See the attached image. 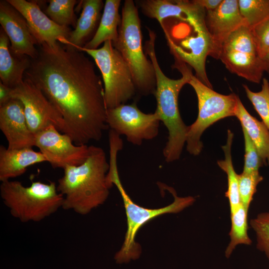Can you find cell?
<instances>
[{"mask_svg":"<svg viewBox=\"0 0 269 269\" xmlns=\"http://www.w3.org/2000/svg\"><path fill=\"white\" fill-rule=\"evenodd\" d=\"M96 66L84 52L58 41L38 46L24 74L60 113L62 133L77 145L99 141L109 129L103 82Z\"/></svg>","mask_w":269,"mask_h":269,"instance_id":"cell-1","label":"cell"},{"mask_svg":"<svg viewBox=\"0 0 269 269\" xmlns=\"http://www.w3.org/2000/svg\"><path fill=\"white\" fill-rule=\"evenodd\" d=\"M149 38L145 42L144 50L151 60L155 71L156 88L153 95L156 101L157 114L160 122L167 128V141L163 149V155L166 162H172L180 158L186 143L188 126L183 121L178 107V96L183 87L188 83L191 70L187 64L180 60L175 61L174 67L182 74V77L172 79L167 77L158 62L155 43L154 31H148Z\"/></svg>","mask_w":269,"mask_h":269,"instance_id":"cell-2","label":"cell"},{"mask_svg":"<svg viewBox=\"0 0 269 269\" xmlns=\"http://www.w3.org/2000/svg\"><path fill=\"white\" fill-rule=\"evenodd\" d=\"M87 159L78 166L65 167L58 180V191L64 197L62 208L81 215L89 213L107 199L111 187L107 175L109 169L104 149L90 145Z\"/></svg>","mask_w":269,"mask_h":269,"instance_id":"cell-3","label":"cell"},{"mask_svg":"<svg viewBox=\"0 0 269 269\" xmlns=\"http://www.w3.org/2000/svg\"><path fill=\"white\" fill-rule=\"evenodd\" d=\"M119 151V148L116 147L110 149L109 169L107 180L111 188L114 184L120 192L127 216V229L125 240L121 249L114 258L117 263L122 264L127 263L131 260H134L139 257L141 248L135 242V238L138 231L144 224L162 214L178 213L192 205L195 199L190 196L178 197L173 188L165 185L163 187L174 197V201L171 204L158 209H148L136 204L128 195L120 180L117 166Z\"/></svg>","mask_w":269,"mask_h":269,"instance_id":"cell-4","label":"cell"},{"mask_svg":"<svg viewBox=\"0 0 269 269\" xmlns=\"http://www.w3.org/2000/svg\"><path fill=\"white\" fill-rule=\"evenodd\" d=\"M0 195L11 215L22 223L42 221L62 208L64 201L53 181H33L28 186L17 180L2 181Z\"/></svg>","mask_w":269,"mask_h":269,"instance_id":"cell-5","label":"cell"},{"mask_svg":"<svg viewBox=\"0 0 269 269\" xmlns=\"http://www.w3.org/2000/svg\"><path fill=\"white\" fill-rule=\"evenodd\" d=\"M140 19L138 8L133 0H126L122 7L119 35L113 46L128 64L137 93L153 94L156 88L155 71L142 44Z\"/></svg>","mask_w":269,"mask_h":269,"instance_id":"cell-6","label":"cell"},{"mask_svg":"<svg viewBox=\"0 0 269 269\" xmlns=\"http://www.w3.org/2000/svg\"><path fill=\"white\" fill-rule=\"evenodd\" d=\"M91 56L99 69L107 109L126 104L137 93L131 70L111 41L96 49L76 47Z\"/></svg>","mask_w":269,"mask_h":269,"instance_id":"cell-7","label":"cell"},{"mask_svg":"<svg viewBox=\"0 0 269 269\" xmlns=\"http://www.w3.org/2000/svg\"><path fill=\"white\" fill-rule=\"evenodd\" d=\"M188 84L196 93L198 113L195 121L188 126L186 150L190 154L198 155L203 147L201 137L204 132L216 122L235 116L239 97L234 93L223 95L216 92L192 73Z\"/></svg>","mask_w":269,"mask_h":269,"instance_id":"cell-8","label":"cell"},{"mask_svg":"<svg viewBox=\"0 0 269 269\" xmlns=\"http://www.w3.org/2000/svg\"><path fill=\"white\" fill-rule=\"evenodd\" d=\"M153 113H145L137 107L136 103L123 104L107 109V123L110 130L126 136L129 142L137 146L144 140L155 138L158 134L160 123Z\"/></svg>","mask_w":269,"mask_h":269,"instance_id":"cell-9","label":"cell"},{"mask_svg":"<svg viewBox=\"0 0 269 269\" xmlns=\"http://www.w3.org/2000/svg\"><path fill=\"white\" fill-rule=\"evenodd\" d=\"M10 96L22 103L28 127L34 135L51 125L63 133L61 115L30 80L24 77L20 84L11 89Z\"/></svg>","mask_w":269,"mask_h":269,"instance_id":"cell-10","label":"cell"},{"mask_svg":"<svg viewBox=\"0 0 269 269\" xmlns=\"http://www.w3.org/2000/svg\"><path fill=\"white\" fill-rule=\"evenodd\" d=\"M34 135L35 146L53 168L80 165L89 155L90 145H76L69 135L61 134L52 125Z\"/></svg>","mask_w":269,"mask_h":269,"instance_id":"cell-11","label":"cell"},{"mask_svg":"<svg viewBox=\"0 0 269 269\" xmlns=\"http://www.w3.org/2000/svg\"><path fill=\"white\" fill-rule=\"evenodd\" d=\"M7 1L24 17L38 46L43 43L53 44L58 41L64 44L68 39L72 31L70 27L55 23L41 10L37 1Z\"/></svg>","mask_w":269,"mask_h":269,"instance_id":"cell-12","label":"cell"},{"mask_svg":"<svg viewBox=\"0 0 269 269\" xmlns=\"http://www.w3.org/2000/svg\"><path fill=\"white\" fill-rule=\"evenodd\" d=\"M0 23L7 34L11 51L15 54L34 58L38 43L23 15L7 0H0Z\"/></svg>","mask_w":269,"mask_h":269,"instance_id":"cell-13","label":"cell"},{"mask_svg":"<svg viewBox=\"0 0 269 269\" xmlns=\"http://www.w3.org/2000/svg\"><path fill=\"white\" fill-rule=\"evenodd\" d=\"M171 53L191 66L196 77L207 86L212 88L206 72L207 56L213 51V43L207 30L196 31L194 35L186 37L178 44L168 41Z\"/></svg>","mask_w":269,"mask_h":269,"instance_id":"cell-14","label":"cell"},{"mask_svg":"<svg viewBox=\"0 0 269 269\" xmlns=\"http://www.w3.org/2000/svg\"><path fill=\"white\" fill-rule=\"evenodd\" d=\"M0 129L9 149L35 146V135L30 131L22 103L12 98L0 106Z\"/></svg>","mask_w":269,"mask_h":269,"instance_id":"cell-15","label":"cell"},{"mask_svg":"<svg viewBox=\"0 0 269 269\" xmlns=\"http://www.w3.org/2000/svg\"><path fill=\"white\" fill-rule=\"evenodd\" d=\"M206 28L213 43L211 56L216 58L222 42L232 32L247 23L241 14L238 0H222L215 9L206 10L204 18Z\"/></svg>","mask_w":269,"mask_h":269,"instance_id":"cell-16","label":"cell"},{"mask_svg":"<svg viewBox=\"0 0 269 269\" xmlns=\"http://www.w3.org/2000/svg\"><path fill=\"white\" fill-rule=\"evenodd\" d=\"M134 2L145 16L156 19L161 25L171 17L187 22L200 7L194 0H140Z\"/></svg>","mask_w":269,"mask_h":269,"instance_id":"cell-17","label":"cell"},{"mask_svg":"<svg viewBox=\"0 0 269 269\" xmlns=\"http://www.w3.org/2000/svg\"><path fill=\"white\" fill-rule=\"evenodd\" d=\"M105 2L102 0L81 1L82 12L76 27L64 44L74 48L83 47L94 37L98 28Z\"/></svg>","mask_w":269,"mask_h":269,"instance_id":"cell-18","label":"cell"},{"mask_svg":"<svg viewBox=\"0 0 269 269\" xmlns=\"http://www.w3.org/2000/svg\"><path fill=\"white\" fill-rule=\"evenodd\" d=\"M31 59L28 56L17 55L10 48L8 37L0 28V79L5 86L13 88L24 80V74L29 68Z\"/></svg>","mask_w":269,"mask_h":269,"instance_id":"cell-19","label":"cell"},{"mask_svg":"<svg viewBox=\"0 0 269 269\" xmlns=\"http://www.w3.org/2000/svg\"><path fill=\"white\" fill-rule=\"evenodd\" d=\"M44 162H47L44 156L32 147L9 149L0 145V181L2 182L19 176L29 166Z\"/></svg>","mask_w":269,"mask_h":269,"instance_id":"cell-20","label":"cell"},{"mask_svg":"<svg viewBox=\"0 0 269 269\" xmlns=\"http://www.w3.org/2000/svg\"><path fill=\"white\" fill-rule=\"evenodd\" d=\"M220 59L231 73L255 83H260L265 72L258 55L236 51H221Z\"/></svg>","mask_w":269,"mask_h":269,"instance_id":"cell-21","label":"cell"},{"mask_svg":"<svg viewBox=\"0 0 269 269\" xmlns=\"http://www.w3.org/2000/svg\"><path fill=\"white\" fill-rule=\"evenodd\" d=\"M121 3V0H106L97 32L93 39L83 47L96 49L106 41H111L113 43L117 41L121 21L119 13Z\"/></svg>","mask_w":269,"mask_h":269,"instance_id":"cell-22","label":"cell"},{"mask_svg":"<svg viewBox=\"0 0 269 269\" xmlns=\"http://www.w3.org/2000/svg\"><path fill=\"white\" fill-rule=\"evenodd\" d=\"M235 117L254 143L264 164L269 165V131L267 127L248 112L239 97Z\"/></svg>","mask_w":269,"mask_h":269,"instance_id":"cell-23","label":"cell"},{"mask_svg":"<svg viewBox=\"0 0 269 269\" xmlns=\"http://www.w3.org/2000/svg\"><path fill=\"white\" fill-rule=\"evenodd\" d=\"M233 137L234 134L230 130H228L226 143L222 146L225 159L217 161L219 167L227 175L228 186L225 196L229 201L230 213L236 209L241 204L239 191L238 174L236 172L234 168L231 154Z\"/></svg>","mask_w":269,"mask_h":269,"instance_id":"cell-24","label":"cell"},{"mask_svg":"<svg viewBox=\"0 0 269 269\" xmlns=\"http://www.w3.org/2000/svg\"><path fill=\"white\" fill-rule=\"evenodd\" d=\"M248 210L241 204L236 209L230 213V242L225 252L226 258L231 256L238 245H251L252 243L248 233Z\"/></svg>","mask_w":269,"mask_h":269,"instance_id":"cell-25","label":"cell"},{"mask_svg":"<svg viewBox=\"0 0 269 269\" xmlns=\"http://www.w3.org/2000/svg\"><path fill=\"white\" fill-rule=\"evenodd\" d=\"M223 50L236 51L258 55L251 28L246 23L242 25L228 35L220 44L217 52L216 59H217L220 51Z\"/></svg>","mask_w":269,"mask_h":269,"instance_id":"cell-26","label":"cell"},{"mask_svg":"<svg viewBox=\"0 0 269 269\" xmlns=\"http://www.w3.org/2000/svg\"><path fill=\"white\" fill-rule=\"evenodd\" d=\"M78 2L76 0H50L43 12L56 24L75 28L78 19L74 8Z\"/></svg>","mask_w":269,"mask_h":269,"instance_id":"cell-27","label":"cell"},{"mask_svg":"<svg viewBox=\"0 0 269 269\" xmlns=\"http://www.w3.org/2000/svg\"><path fill=\"white\" fill-rule=\"evenodd\" d=\"M238 3L241 14L250 27L269 18V0H238Z\"/></svg>","mask_w":269,"mask_h":269,"instance_id":"cell-28","label":"cell"},{"mask_svg":"<svg viewBox=\"0 0 269 269\" xmlns=\"http://www.w3.org/2000/svg\"><path fill=\"white\" fill-rule=\"evenodd\" d=\"M261 90L257 92L251 91L246 85H243L246 95L269 131V82L262 79Z\"/></svg>","mask_w":269,"mask_h":269,"instance_id":"cell-29","label":"cell"},{"mask_svg":"<svg viewBox=\"0 0 269 269\" xmlns=\"http://www.w3.org/2000/svg\"><path fill=\"white\" fill-rule=\"evenodd\" d=\"M238 186L241 204L249 208L258 185L263 181V177L259 171L243 172L238 174Z\"/></svg>","mask_w":269,"mask_h":269,"instance_id":"cell-30","label":"cell"},{"mask_svg":"<svg viewBox=\"0 0 269 269\" xmlns=\"http://www.w3.org/2000/svg\"><path fill=\"white\" fill-rule=\"evenodd\" d=\"M250 225L255 233L257 248L269 261V210L252 219Z\"/></svg>","mask_w":269,"mask_h":269,"instance_id":"cell-31","label":"cell"},{"mask_svg":"<svg viewBox=\"0 0 269 269\" xmlns=\"http://www.w3.org/2000/svg\"><path fill=\"white\" fill-rule=\"evenodd\" d=\"M245 142V155L243 172L259 171L264 163L253 142L245 130L242 128Z\"/></svg>","mask_w":269,"mask_h":269,"instance_id":"cell-32","label":"cell"},{"mask_svg":"<svg viewBox=\"0 0 269 269\" xmlns=\"http://www.w3.org/2000/svg\"><path fill=\"white\" fill-rule=\"evenodd\" d=\"M251 28L258 55L262 58L269 50V18Z\"/></svg>","mask_w":269,"mask_h":269,"instance_id":"cell-33","label":"cell"},{"mask_svg":"<svg viewBox=\"0 0 269 269\" xmlns=\"http://www.w3.org/2000/svg\"><path fill=\"white\" fill-rule=\"evenodd\" d=\"M195 2L206 10H213L221 3L222 0H194Z\"/></svg>","mask_w":269,"mask_h":269,"instance_id":"cell-34","label":"cell"},{"mask_svg":"<svg viewBox=\"0 0 269 269\" xmlns=\"http://www.w3.org/2000/svg\"><path fill=\"white\" fill-rule=\"evenodd\" d=\"M11 89L0 82V106L12 99L10 96Z\"/></svg>","mask_w":269,"mask_h":269,"instance_id":"cell-35","label":"cell"},{"mask_svg":"<svg viewBox=\"0 0 269 269\" xmlns=\"http://www.w3.org/2000/svg\"><path fill=\"white\" fill-rule=\"evenodd\" d=\"M261 60L264 72H267L269 74V50L261 58Z\"/></svg>","mask_w":269,"mask_h":269,"instance_id":"cell-36","label":"cell"}]
</instances>
